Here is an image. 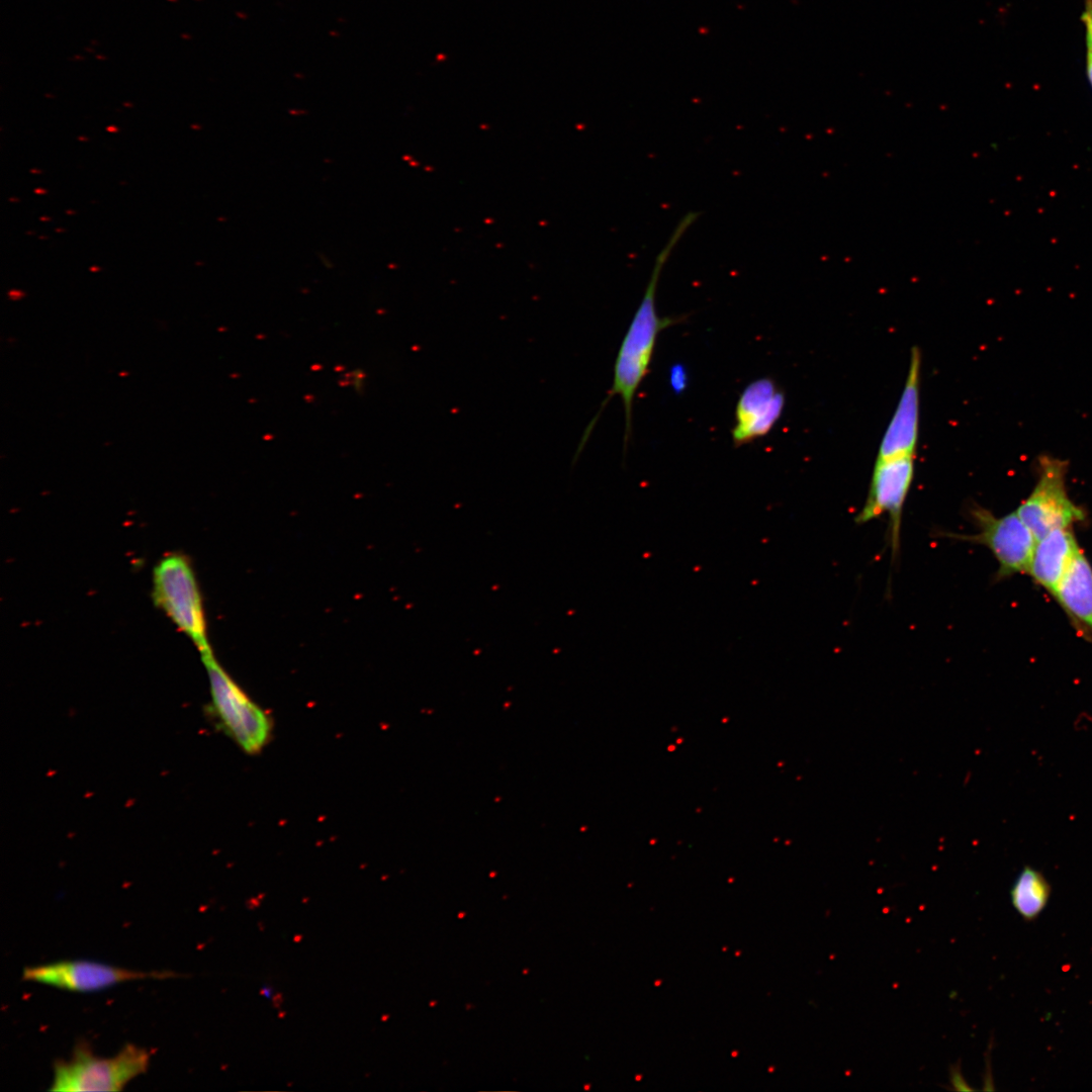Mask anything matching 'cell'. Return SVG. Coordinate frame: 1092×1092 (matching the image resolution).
Masks as SVG:
<instances>
[{"instance_id": "obj_1", "label": "cell", "mask_w": 1092, "mask_h": 1092, "mask_svg": "<svg viewBox=\"0 0 1092 1092\" xmlns=\"http://www.w3.org/2000/svg\"><path fill=\"white\" fill-rule=\"evenodd\" d=\"M699 212L690 211L675 226L664 248L659 252L645 292L622 340L614 365L613 384L596 417L581 437L575 459L582 451L599 417L615 395H620L625 413L624 447L626 448L632 428V407L635 393L648 373L659 333L677 323L678 318L661 317L656 309V289L664 264L686 231L698 218Z\"/></svg>"}, {"instance_id": "obj_2", "label": "cell", "mask_w": 1092, "mask_h": 1092, "mask_svg": "<svg viewBox=\"0 0 1092 1092\" xmlns=\"http://www.w3.org/2000/svg\"><path fill=\"white\" fill-rule=\"evenodd\" d=\"M150 1062L146 1049L127 1043L114 1057L95 1056L81 1040L68 1060L54 1063L50 1091H120L130 1080L145 1073Z\"/></svg>"}, {"instance_id": "obj_3", "label": "cell", "mask_w": 1092, "mask_h": 1092, "mask_svg": "<svg viewBox=\"0 0 1092 1092\" xmlns=\"http://www.w3.org/2000/svg\"><path fill=\"white\" fill-rule=\"evenodd\" d=\"M153 600L192 640L200 655L212 652L207 642L202 597L189 559L182 553L165 555L153 572Z\"/></svg>"}, {"instance_id": "obj_4", "label": "cell", "mask_w": 1092, "mask_h": 1092, "mask_svg": "<svg viewBox=\"0 0 1092 1092\" xmlns=\"http://www.w3.org/2000/svg\"><path fill=\"white\" fill-rule=\"evenodd\" d=\"M975 525L974 534L938 532L939 536L987 547L998 562L996 580L1018 573H1027L1036 539L1018 514L996 516L990 510L974 504L968 510Z\"/></svg>"}, {"instance_id": "obj_5", "label": "cell", "mask_w": 1092, "mask_h": 1092, "mask_svg": "<svg viewBox=\"0 0 1092 1092\" xmlns=\"http://www.w3.org/2000/svg\"><path fill=\"white\" fill-rule=\"evenodd\" d=\"M201 658L209 679L212 707L222 728L245 752H260L271 736L269 716L225 672L212 652Z\"/></svg>"}, {"instance_id": "obj_6", "label": "cell", "mask_w": 1092, "mask_h": 1092, "mask_svg": "<svg viewBox=\"0 0 1092 1092\" xmlns=\"http://www.w3.org/2000/svg\"><path fill=\"white\" fill-rule=\"evenodd\" d=\"M1068 462L1040 455L1036 461V481L1016 513L1035 539L1055 529L1073 528L1085 520V511L1075 504L1067 489Z\"/></svg>"}, {"instance_id": "obj_7", "label": "cell", "mask_w": 1092, "mask_h": 1092, "mask_svg": "<svg viewBox=\"0 0 1092 1092\" xmlns=\"http://www.w3.org/2000/svg\"><path fill=\"white\" fill-rule=\"evenodd\" d=\"M913 477L914 455L877 460L864 505L854 519L860 525L888 515L893 559L900 549L902 512Z\"/></svg>"}, {"instance_id": "obj_8", "label": "cell", "mask_w": 1092, "mask_h": 1092, "mask_svg": "<svg viewBox=\"0 0 1092 1092\" xmlns=\"http://www.w3.org/2000/svg\"><path fill=\"white\" fill-rule=\"evenodd\" d=\"M177 977L171 972H141L91 961H60L23 970V980L76 992L97 991L146 978Z\"/></svg>"}, {"instance_id": "obj_9", "label": "cell", "mask_w": 1092, "mask_h": 1092, "mask_svg": "<svg viewBox=\"0 0 1092 1092\" xmlns=\"http://www.w3.org/2000/svg\"><path fill=\"white\" fill-rule=\"evenodd\" d=\"M784 407L785 394L771 378L751 381L736 403L735 424L731 430L733 445L740 447L766 436L780 420Z\"/></svg>"}, {"instance_id": "obj_10", "label": "cell", "mask_w": 1092, "mask_h": 1092, "mask_svg": "<svg viewBox=\"0 0 1092 1092\" xmlns=\"http://www.w3.org/2000/svg\"><path fill=\"white\" fill-rule=\"evenodd\" d=\"M920 359L919 350L913 347L905 386L883 436L877 460L915 454L919 424Z\"/></svg>"}, {"instance_id": "obj_11", "label": "cell", "mask_w": 1092, "mask_h": 1092, "mask_svg": "<svg viewBox=\"0 0 1092 1092\" xmlns=\"http://www.w3.org/2000/svg\"><path fill=\"white\" fill-rule=\"evenodd\" d=\"M1080 550L1073 528L1055 529L1036 540L1027 573L1055 599Z\"/></svg>"}, {"instance_id": "obj_12", "label": "cell", "mask_w": 1092, "mask_h": 1092, "mask_svg": "<svg viewBox=\"0 0 1092 1092\" xmlns=\"http://www.w3.org/2000/svg\"><path fill=\"white\" fill-rule=\"evenodd\" d=\"M1055 600L1085 639L1092 637V566L1081 549L1064 576Z\"/></svg>"}, {"instance_id": "obj_13", "label": "cell", "mask_w": 1092, "mask_h": 1092, "mask_svg": "<svg viewBox=\"0 0 1092 1092\" xmlns=\"http://www.w3.org/2000/svg\"><path fill=\"white\" fill-rule=\"evenodd\" d=\"M1051 891V885L1043 874L1025 866L1011 887V904L1024 920L1032 921L1046 907Z\"/></svg>"}, {"instance_id": "obj_14", "label": "cell", "mask_w": 1092, "mask_h": 1092, "mask_svg": "<svg viewBox=\"0 0 1092 1092\" xmlns=\"http://www.w3.org/2000/svg\"><path fill=\"white\" fill-rule=\"evenodd\" d=\"M342 381L354 392L361 394L366 387V374L363 370L355 368L347 371L343 375Z\"/></svg>"}, {"instance_id": "obj_15", "label": "cell", "mask_w": 1092, "mask_h": 1092, "mask_svg": "<svg viewBox=\"0 0 1092 1092\" xmlns=\"http://www.w3.org/2000/svg\"><path fill=\"white\" fill-rule=\"evenodd\" d=\"M669 382L672 390L679 394L688 385V374L686 368L681 364H675L670 368Z\"/></svg>"}, {"instance_id": "obj_16", "label": "cell", "mask_w": 1092, "mask_h": 1092, "mask_svg": "<svg viewBox=\"0 0 1092 1092\" xmlns=\"http://www.w3.org/2000/svg\"><path fill=\"white\" fill-rule=\"evenodd\" d=\"M1081 18L1085 24L1087 50L1092 53V0H1085V9Z\"/></svg>"}, {"instance_id": "obj_17", "label": "cell", "mask_w": 1092, "mask_h": 1092, "mask_svg": "<svg viewBox=\"0 0 1092 1092\" xmlns=\"http://www.w3.org/2000/svg\"><path fill=\"white\" fill-rule=\"evenodd\" d=\"M1086 73L1088 81L1092 87V53L1088 50L1086 53Z\"/></svg>"}, {"instance_id": "obj_18", "label": "cell", "mask_w": 1092, "mask_h": 1092, "mask_svg": "<svg viewBox=\"0 0 1092 1092\" xmlns=\"http://www.w3.org/2000/svg\"><path fill=\"white\" fill-rule=\"evenodd\" d=\"M8 296L12 300H17V299H20L21 297H23L24 293L22 291H20V290H10L9 293H8Z\"/></svg>"}, {"instance_id": "obj_19", "label": "cell", "mask_w": 1092, "mask_h": 1092, "mask_svg": "<svg viewBox=\"0 0 1092 1092\" xmlns=\"http://www.w3.org/2000/svg\"><path fill=\"white\" fill-rule=\"evenodd\" d=\"M34 193H36V194H46L47 191L44 189H42V188H35Z\"/></svg>"}, {"instance_id": "obj_20", "label": "cell", "mask_w": 1092, "mask_h": 1092, "mask_svg": "<svg viewBox=\"0 0 1092 1092\" xmlns=\"http://www.w3.org/2000/svg\"><path fill=\"white\" fill-rule=\"evenodd\" d=\"M106 129H107L108 131H110V132H116V131H117V128H116L115 126H113V125L107 126V128H106Z\"/></svg>"}, {"instance_id": "obj_21", "label": "cell", "mask_w": 1092, "mask_h": 1092, "mask_svg": "<svg viewBox=\"0 0 1092 1092\" xmlns=\"http://www.w3.org/2000/svg\"><path fill=\"white\" fill-rule=\"evenodd\" d=\"M30 172L31 173H40V171H37L36 169L30 170Z\"/></svg>"}, {"instance_id": "obj_22", "label": "cell", "mask_w": 1092, "mask_h": 1092, "mask_svg": "<svg viewBox=\"0 0 1092 1092\" xmlns=\"http://www.w3.org/2000/svg\"><path fill=\"white\" fill-rule=\"evenodd\" d=\"M39 219H40V220H50V218H48V217H44V216L40 217Z\"/></svg>"}, {"instance_id": "obj_23", "label": "cell", "mask_w": 1092, "mask_h": 1092, "mask_svg": "<svg viewBox=\"0 0 1092 1092\" xmlns=\"http://www.w3.org/2000/svg\"><path fill=\"white\" fill-rule=\"evenodd\" d=\"M91 271H98L99 268H90Z\"/></svg>"}]
</instances>
